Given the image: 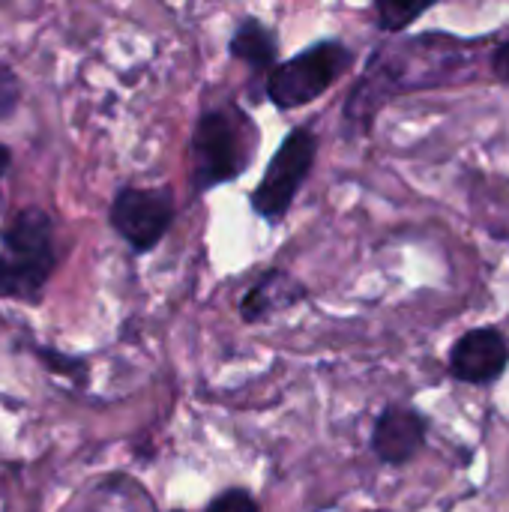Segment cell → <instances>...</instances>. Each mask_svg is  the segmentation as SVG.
Returning a JSON list of instances; mask_svg holds the SVG:
<instances>
[{"label":"cell","mask_w":509,"mask_h":512,"mask_svg":"<svg viewBox=\"0 0 509 512\" xmlns=\"http://www.w3.org/2000/svg\"><path fill=\"white\" fill-rule=\"evenodd\" d=\"M9 168H12V150L6 144H0V180L9 174Z\"/></svg>","instance_id":"2e32d148"},{"label":"cell","mask_w":509,"mask_h":512,"mask_svg":"<svg viewBox=\"0 0 509 512\" xmlns=\"http://www.w3.org/2000/svg\"><path fill=\"white\" fill-rule=\"evenodd\" d=\"M441 0H372L375 6V24L387 36H402L417 24L426 12H432Z\"/></svg>","instance_id":"8fae6325"},{"label":"cell","mask_w":509,"mask_h":512,"mask_svg":"<svg viewBox=\"0 0 509 512\" xmlns=\"http://www.w3.org/2000/svg\"><path fill=\"white\" fill-rule=\"evenodd\" d=\"M318 150H321V138L312 126H294L279 141V147L267 159L261 180L249 192V207L261 222L276 228L288 219L297 195L315 174Z\"/></svg>","instance_id":"5b68a950"},{"label":"cell","mask_w":509,"mask_h":512,"mask_svg":"<svg viewBox=\"0 0 509 512\" xmlns=\"http://www.w3.org/2000/svg\"><path fill=\"white\" fill-rule=\"evenodd\" d=\"M489 72H492L495 81H501V84H507L509 87V39L498 42V45L489 51Z\"/></svg>","instance_id":"5bb4252c"},{"label":"cell","mask_w":509,"mask_h":512,"mask_svg":"<svg viewBox=\"0 0 509 512\" xmlns=\"http://www.w3.org/2000/svg\"><path fill=\"white\" fill-rule=\"evenodd\" d=\"M21 96H24V87H21L18 72L9 63L0 60V123L12 120V114L21 105Z\"/></svg>","instance_id":"7c38bea8"},{"label":"cell","mask_w":509,"mask_h":512,"mask_svg":"<svg viewBox=\"0 0 509 512\" xmlns=\"http://www.w3.org/2000/svg\"><path fill=\"white\" fill-rule=\"evenodd\" d=\"M36 354H42V357H45V363H51V369H57V372H63V375H75V372H81V369H84V363H81V360H75V357H63V354H54V351H48V348H39Z\"/></svg>","instance_id":"9a60e30c"},{"label":"cell","mask_w":509,"mask_h":512,"mask_svg":"<svg viewBox=\"0 0 509 512\" xmlns=\"http://www.w3.org/2000/svg\"><path fill=\"white\" fill-rule=\"evenodd\" d=\"M258 126L237 99L204 105L189 138V186L207 195L216 186L240 180L258 156Z\"/></svg>","instance_id":"7a4b0ae2"},{"label":"cell","mask_w":509,"mask_h":512,"mask_svg":"<svg viewBox=\"0 0 509 512\" xmlns=\"http://www.w3.org/2000/svg\"><path fill=\"white\" fill-rule=\"evenodd\" d=\"M207 512H258V504L249 498V492H243V489H231V492L219 495V498L210 504V510Z\"/></svg>","instance_id":"4fadbf2b"},{"label":"cell","mask_w":509,"mask_h":512,"mask_svg":"<svg viewBox=\"0 0 509 512\" xmlns=\"http://www.w3.org/2000/svg\"><path fill=\"white\" fill-rule=\"evenodd\" d=\"M228 57L249 69V93L255 102H264V87L270 72L282 63L279 60V33L261 21L258 15H246L237 21L228 39Z\"/></svg>","instance_id":"ba28073f"},{"label":"cell","mask_w":509,"mask_h":512,"mask_svg":"<svg viewBox=\"0 0 509 512\" xmlns=\"http://www.w3.org/2000/svg\"><path fill=\"white\" fill-rule=\"evenodd\" d=\"M177 219V198L168 186H120L108 204V225L135 252H153Z\"/></svg>","instance_id":"8992f818"},{"label":"cell","mask_w":509,"mask_h":512,"mask_svg":"<svg viewBox=\"0 0 509 512\" xmlns=\"http://www.w3.org/2000/svg\"><path fill=\"white\" fill-rule=\"evenodd\" d=\"M483 48L486 39L447 30H426L378 42L342 102V135H372L378 114L408 93L471 84L477 78Z\"/></svg>","instance_id":"6da1fadb"},{"label":"cell","mask_w":509,"mask_h":512,"mask_svg":"<svg viewBox=\"0 0 509 512\" xmlns=\"http://www.w3.org/2000/svg\"><path fill=\"white\" fill-rule=\"evenodd\" d=\"M57 264L60 252L48 210L30 204L0 225V300H18L27 306L42 303Z\"/></svg>","instance_id":"3957f363"},{"label":"cell","mask_w":509,"mask_h":512,"mask_svg":"<svg viewBox=\"0 0 509 512\" xmlns=\"http://www.w3.org/2000/svg\"><path fill=\"white\" fill-rule=\"evenodd\" d=\"M303 300H306V285L300 279H294L288 270L273 267V270L261 273L252 282V288L243 294L240 315H243L246 324H258V321H264L270 315H279V312H285V309H291V306H297Z\"/></svg>","instance_id":"30bf717a"},{"label":"cell","mask_w":509,"mask_h":512,"mask_svg":"<svg viewBox=\"0 0 509 512\" xmlns=\"http://www.w3.org/2000/svg\"><path fill=\"white\" fill-rule=\"evenodd\" d=\"M426 438V423L420 414L408 408H387L372 432V450L387 465H405L411 462Z\"/></svg>","instance_id":"9c48e42d"},{"label":"cell","mask_w":509,"mask_h":512,"mask_svg":"<svg viewBox=\"0 0 509 512\" xmlns=\"http://www.w3.org/2000/svg\"><path fill=\"white\" fill-rule=\"evenodd\" d=\"M509 366L507 336L495 327L468 330L450 351V372L465 384H492Z\"/></svg>","instance_id":"52a82bcc"},{"label":"cell","mask_w":509,"mask_h":512,"mask_svg":"<svg viewBox=\"0 0 509 512\" xmlns=\"http://www.w3.org/2000/svg\"><path fill=\"white\" fill-rule=\"evenodd\" d=\"M357 63V51L345 39H318L282 60L264 87V99L279 111H297L330 93Z\"/></svg>","instance_id":"277c9868"}]
</instances>
